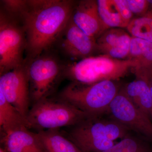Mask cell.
<instances>
[{"instance_id":"cell-3","label":"cell","mask_w":152,"mask_h":152,"mask_svg":"<svg viewBox=\"0 0 152 152\" xmlns=\"http://www.w3.org/2000/svg\"><path fill=\"white\" fill-rule=\"evenodd\" d=\"M121 89L116 81L91 84L71 82L57 97L72 104L91 118H98L108 113L110 104Z\"/></svg>"},{"instance_id":"cell-16","label":"cell","mask_w":152,"mask_h":152,"mask_svg":"<svg viewBox=\"0 0 152 152\" xmlns=\"http://www.w3.org/2000/svg\"><path fill=\"white\" fill-rule=\"evenodd\" d=\"M123 89L133 103L152 120V98L149 83L136 78Z\"/></svg>"},{"instance_id":"cell-7","label":"cell","mask_w":152,"mask_h":152,"mask_svg":"<svg viewBox=\"0 0 152 152\" xmlns=\"http://www.w3.org/2000/svg\"><path fill=\"white\" fill-rule=\"evenodd\" d=\"M1 75L23 65V53L26 49V35L12 18L1 11L0 16Z\"/></svg>"},{"instance_id":"cell-12","label":"cell","mask_w":152,"mask_h":152,"mask_svg":"<svg viewBox=\"0 0 152 152\" xmlns=\"http://www.w3.org/2000/svg\"><path fill=\"white\" fill-rule=\"evenodd\" d=\"M132 37L121 28L109 29L96 39L97 52L117 59H127L130 51Z\"/></svg>"},{"instance_id":"cell-6","label":"cell","mask_w":152,"mask_h":152,"mask_svg":"<svg viewBox=\"0 0 152 152\" xmlns=\"http://www.w3.org/2000/svg\"><path fill=\"white\" fill-rule=\"evenodd\" d=\"M26 66L33 104L50 97L60 78L63 77L64 66L55 57L42 54L31 60Z\"/></svg>"},{"instance_id":"cell-4","label":"cell","mask_w":152,"mask_h":152,"mask_svg":"<svg viewBox=\"0 0 152 152\" xmlns=\"http://www.w3.org/2000/svg\"><path fill=\"white\" fill-rule=\"evenodd\" d=\"M133 60L117 59L101 55L88 57L64 66L63 77L72 82L91 84L105 80L117 81L135 67Z\"/></svg>"},{"instance_id":"cell-14","label":"cell","mask_w":152,"mask_h":152,"mask_svg":"<svg viewBox=\"0 0 152 152\" xmlns=\"http://www.w3.org/2000/svg\"><path fill=\"white\" fill-rule=\"evenodd\" d=\"M3 142L7 152H45L36 133L27 128L5 135Z\"/></svg>"},{"instance_id":"cell-21","label":"cell","mask_w":152,"mask_h":152,"mask_svg":"<svg viewBox=\"0 0 152 152\" xmlns=\"http://www.w3.org/2000/svg\"><path fill=\"white\" fill-rule=\"evenodd\" d=\"M133 15L141 17L146 13L150 9L148 0H127Z\"/></svg>"},{"instance_id":"cell-20","label":"cell","mask_w":152,"mask_h":152,"mask_svg":"<svg viewBox=\"0 0 152 152\" xmlns=\"http://www.w3.org/2000/svg\"><path fill=\"white\" fill-rule=\"evenodd\" d=\"M102 152H152V145L144 138L130 134Z\"/></svg>"},{"instance_id":"cell-5","label":"cell","mask_w":152,"mask_h":152,"mask_svg":"<svg viewBox=\"0 0 152 152\" xmlns=\"http://www.w3.org/2000/svg\"><path fill=\"white\" fill-rule=\"evenodd\" d=\"M89 118L88 114L66 101L48 97L32 104L27 120L30 129L40 131L70 127Z\"/></svg>"},{"instance_id":"cell-22","label":"cell","mask_w":152,"mask_h":152,"mask_svg":"<svg viewBox=\"0 0 152 152\" xmlns=\"http://www.w3.org/2000/svg\"><path fill=\"white\" fill-rule=\"evenodd\" d=\"M27 1H4L5 8L11 15H20L26 5Z\"/></svg>"},{"instance_id":"cell-9","label":"cell","mask_w":152,"mask_h":152,"mask_svg":"<svg viewBox=\"0 0 152 152\" xmlns=\"http://www.w3.org/2000/svg\"><path fill=\"white\" fill-rule=\"evenodd\" d=\"M0 90L7 100L27 120L31 100L26 66L23 65L1 75Z\"/></svg>"},{"instance_id":"cell-24","label":"cell","mask_w":152,"mask_h":152,"mask_svg":"<svg viewBox=\"0 0 152 152\" xmlns=\"http://www.w3.org/2000/svg\"><path fill=\"white\" fill-rule=\"evenodd\" d=\"M149 85L150 91H151L152 98V78L149 82Z\"/></svg>"},{"instance_id":"cell-11","label":"cell","mask_w":152,"mask_h":152,"mask_svg":"<svg viewBox=\"0 0 152 152\" xmlns=\"http://www.w3.org/2000/svg\"><path fill=\"white\" fill-rule=\"evenodd\" d=\"M72 19L85 34L96 39L110 29L101 18L97 1L83 0L79 2L74 8Z\"/></svg>"},{"instance_id":"cell-15","label":"cell","mask_w":152,"mask_h":152,"mask_svg":"<svg viewBox=\"0 0 152 152\" xmlns=\"http://www.w3.org/2000/svg\"><path fill=\"white\" fill-rule=\"evenodd\" d=\"M0 126L1 130L4 133V135L21 129H30L27 120L7 100L1 90Z\"/></svg>"},{"instance_id":"cell-13","label":"cell","mask_w":152,"mask_h":152,"mask_svg":"<svg viewBox=\"0 0 152 152\" xmlns=\"http://www.w3.org/2000/svg\"><path fill=\"white\" fill-rule=\"evenodd\" d=\"M127 59L135 62L133 69L136 78L149 83L152 78V43L132 37Z\"/></svg>"},{"instance_id":"cell-23","label":"cell","mask_w":152,"mask_h":152,"mask_svg":"<svg viewBox=\"0 0 152 152\" xmlns=\"http://www.w3.org/2000/svg\"><path fill=\"white\" fill-rule=\"evenodd\" d=\"M117 7L119 11L123 20L128 26L132 20L133 14L131 12L127 0H114Z\"/></svg>"},{"instance_id":"cell-26","label":"cell","mask_w":152,"mask_h":152,"mask_svg":"<svg viewBox=\"0 0 152 152\" xmlns=\"http://www.w3.org/2000/svg\"><path fill=\"white\" fill-rule=\"evenodd\" d=\"M150 3V9L149 10H152V0H148Z\"/></svg>"},{"instance_id":"cell-1","label":"cell","mask_w":152,"mask_h":152,"mask_svg":"<svg viewBox=\"0 0 152 152\" xmlns=\"http://www.w3.org/2000/svg\"><path fill=\"white\" fill-rule=\"evenodd\" d=\"M75 7L71 1H27L19 16L23 20L26 50L31 61L42 54L58 39Z\"/></svg>"},{"instance_id":"cell-8","label":"cell","mask_w":152,"mask_h":152,"mask_svg":"<svg viewBox=\"0 0 152 152\" xmlns=\"http://www.w3.org/2000/svg\"><path fill=\"white\" fill-rule=\"evenodd\" d=\"M111 118L152 141V120L129 99L121 88L109 107Z\"/></svg>"},{"instance_id":"cell-2","label":"cell","mask_w":152,"mask_h":152,"mask_svg":"<svg viewBox=\"0 0 152 152\" xmlns=\"http://www.w3.org/2000/svg\"><path fill=\"white\" fill-rule=\"evenodd\" d=\"M64 132L65 136L83 152H102L130 135L129 130L115 120L89 118Z\"/></svg>"},{"instance_id":"cell-19","label":"cell","mask_w":152,"mask_h":152,"mask_svg":"<svg viewBox=\"0 0 152 152\" xmlns=\"http://www.w3.org/2000/svg\"><path fill=\"white\" fill-rule=\"evenodd\" d=\"M132 37L152 43V10L132 19L126 27Z\"/></svg>"},{"instance_id":"cell-18","label":"cell","mask_w":152,"mask_h":152,"mask_svg":"<svg viewBox=\"0 0 152 152\" xmlns=\"http://www.w3.org/2000/svg\"><path fill=\"white\" fill-rule=\"evenodd\" d=\"M98 10L101 18L109 28H126L114 0H98Z\"/></svg>"},{"instance_id":"cell-10","label":"cell","mask_w":152,"mask_h":152,"mask_svg":"<svg viewBox=\"0 0 152 152\" xmlns=\"http://www.w3.org/2000/svg\"><path fill=\"white\" fill-rule=\"evenodd\" d=\"M59 38L62 50L71 58L80 61L92 56L97 52L96 39L87 35L78 27L72 17Z\"/></svg>"},{"instance_id":"cell-17","label":"cell","mask_w":152,"mask_h":152,"mask_svg":"<svg viewBox=\"0 0 152 152\" xmlns=\"http://www.w3.org/2000/svg\"><path fill=\"white\" fill-rule=\"evenodd\" d=\"M36 134L45 152H83L59 129L38 131Z\"/></svg>"},{"instance_id":"cell-25","label":"cell","mask_w":152,"mask_h":152,"mask_svg":"<svg viewBox=\"0 0 152 152\" xmlns=\"http://www.w3.org/2000/svg\"><path fill=\"white\" fill-rule=\"evenodd\" d=\"M0 152H7V151L5 148H3L1 147L0 148Z\"/></svg>"}]
</instances>
